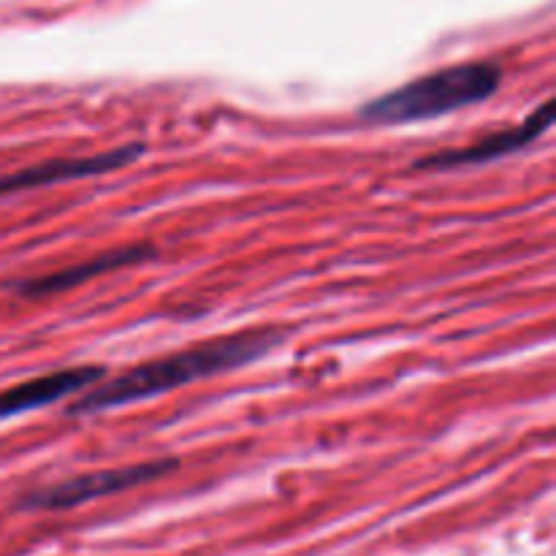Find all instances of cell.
Returning a JSON list of instances; mask_svg holds the SVG:
<instances>
[{"label": "cell", "mask_w": 556, "mask_h": 556, "mask_svg": "<svg viewBox=\"0 0 556 556\" xmlns=\"http://www.w3.org/2000/svg\"><path fill=\"white\" fill-rule=\"evenodd\" d=\"M177 459H152L139 462V465L114 467V470H98L87 472V476L68 478L63 483H52L47 489H36V492L25 494L20 508L25 510H68L76 505H87L92 500L112 497V494L128 492V489L141 486V483L157 481V478L168 476L177 470Z\"/></svg>", "instance_id": "3"}, {"label": "cell", "mask_w": 556, "mask_h": 556, "mask_svg": "<svg viewBox=\"0 0 556 556\" xmlns=\"http://www.w3.org/2000/svg\"><path fill=\"white\" fill-rule=\"evenodd\" d=\"M277 329H253L239 334L217 337V340L201 342V345L185 348V351L168 353V356L141 362L114 378L98 380L85 391L65 413L68 416H90V413L114 410V407L134 405V402L155 400V396L177 391L179 386H190L195 380L215 378V375L239 369L253 364L255 358L266 356L271 348L280 345Z\"/></svg>", "instance_id": "1"}, {"label": "cell", "mask_w": 556, "mask_h": 556, "mask_svg": "<svg viewBox=\"0 0 556 556\" xmlns=\"http://www.w3.org/2000/svg\"><path fill=\"white\" fill-rule=\"evenodd\" d=\"M554 125V101H543L535 112L527 114L519 125H510L505 130H494V134L483 136L476 144L456 147V150L434 152V155L418 157V172H448V168H465V166H481V163L500 161L505 155L525 150L535 139H541L548 128Z\"/></svg>", "instance_id": "4"}, {"label": "cell", "mask_w": 556, "mask_h": 556, "mask_svg": "<svg viewBox=\"0 0 556 556\" xmlns=\"http://www.w3.org/2000/svg\"><path fill=\"white\" fill-rule=\"evenodd\" d=\"M152 255H155V250H152L150 244H125V248L106 250V253H98L92 255V258L79 261V264L65 266V269L49 271V275H41V277H27V280L14 282L11 288H14L20 296L47 299V296H54V293H65L71 291V288L85 286V282L96 280V277L109 275V271L141 264V261L152 258Z\"/></svg>", "instance_id": "7"}, {"label": "cell", "mask_w": 556, "mask_h": 556, "mask_svg": "<svg viewBox=\"0 0 556 556\" xmlns=\"http://www.w3.org/2000/svg\"><path fill=\"white\" fill-rule=\"evenodd\" d=\"M500 85H503V65L497 60L456 63L405 81L383 96H375L372 101L358 109V117L375 125L421 123V119H434L459 112V109L478 106L492 98Z\"/></svg>", "instance_id": "2"}, {"label": "cell", "mask_w": 556, "mask_h": 556, "mask_svg": "<svg viewBox=\"0 0 556 556\" xmlns=\"http://www.w3.org/2000/svg\"><path fill=\"white\" fill-rule=\"evenodd\" d=\"M147 152L141 141L134 144L114 147L106 152H92V155H71V157H49V161L36 163V166L20 168L14 174H3L0 177V199L3 195L22 193V190H36L47 188V185L60 182H74V179L98 177V174H112L117 168L130 166L139 161Z\"/></svg>", "instance_id": "5"}, {"label": "cell", "mask_w": 556, "mask_h": 556, "mask_svg": "<svg viewBox=\"0 0 556 556\" xmlns=\"http://www.w3.org/2000/svg\"><path fill=\"white\" fill-rule=\"evenodd\" d=\"M106 378V369L101 364H79V367H65L58 372L38 375V378L16 383L11 389L0 391V418L25 416L30 410L63 402L68 396L87 391L98 380Z\"/></svg>", "instance_id": "6"}]
</instances>
